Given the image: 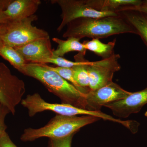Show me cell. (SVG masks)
I'll list each match as a JSON object with an SVG mask.
<instances>
[{
    "label": "cell",
    "mask_w": 147,
    "mask_h": 147,
    "mask_svg": "<svg viewBox=\"0 0 147 147\" xmlns=\"http://www.w3.org/2000/svg\"><path fill=\"white\" fill-rule=\"evenodd\" d=\"M66 27L63 37L67 38L74 37L81 40L88 37L99 39L122 34L137 35L136 30L120 14L98 18H77Z\"/></svg>",
    "instance_id": "obj_1"
},
{
    "label": "cell",
    "mask_w": 147,
    "mask_h": 147,
    "mask_svg": "<svg viewBox=\"0 0 147 147\" xmlns=\"http://www.w3.org/2000/svg\"><path fill=\"white\" fill-rule=\"evenodd\" d=\"M21 73L36 79L50 92L61 99L62 103L86 109V94L50 69L45 64L28 63Z\"/></svg>",
    "instance_id": "obj_2"
},
{
    "label": "cell",
    "mask_w": 147,
    "mask_h": 147,
    "mask_svg": "<svg viewBox=\"0 0 147 147\" xmlns=\"http://www.w3.org/2000/svg\"><path fill=\"white\" fill-rule=\"evenodd\" d=\"M100 119L93 116H67L57 115L39 128L26 129L21 137L24 142H32L42 137L61 139L75 134L82 127Z\"/></svg>",
    "instance_id": "obj_3"
},
{
    "label": "cell",
    "mask_w": 147,
    "mask_h": 147,
    "mask_svg": "<svg viewBox=\"0 0 147 147\" xmlns=\"http://www.w3.org/2000/svg\"><path fill=\"white\" fill-rule=\"evenodd\" d=\"M38 18L34 14L28 18L3 24L0 34L1 41L4 45L16 48L36 40L50 38L45 30L33 26V22Z\"/></svg>",
    "instance_id": "obj_4"
},
{
    "label": "cell",
    "mask_w": 147,
    "mask_h": 147,
    "mask_svg": "<svg viewBox=\"0 0 147 147\" xmlns=\"http://www.w3.org/2000/svg\"><path fill=\"white\" fill-rule=\"evenodd\" d=\"M26 92L23 80L11 73L5 64L0 62V102L14 115Z\"/></svg>",
    "instance_id": "obj_5"
},
{
    "label": "cell",
    "mask_w": 147,
    "mask_h": 147,
    "mask_svg": "<svg viewBox=\"0 0 147 147\" xmlns=\"http://www.w3.org/2000/svg\"><path fill=\"white\" fill-rule=\"evenodd\" d=\"M51 3L60 7L61 22L57 29L60 32L71 21L81 18H98L119 16V13L96 10L91 6L88 0H51Z\"/></svg>",
    "instance_id": "obj_6"
},
{
    "label": "cell",
    "mask_w": 147,
    "mask_h": 147,
    "mask_svg": "<svg viewBox=\"0 0 147 147\" xmlns=\"http://www.w3.org/2000/svg\"><path fill=\"white\" fill-rule=\"evenodd\" d=\"M119 54L111 57L96 61H92L88 66L89 88L91 90L97 89L113 82L114 74L121 69Z\"/></svg>",
    "instance_id": "obj_7"
},
{
    "label": "cell",
    "mask_w": 147,
    "mask_h": 147,
    "mask_svg": "<svg viewBox=\"0 0 147 147\" xmlns=\"http://www.w3.org/2000/svg\"><path fill=\"white\" fill-rule=\"evenodd\" d=\"M21 103L26 108L30 117L45 111H51L58 115L67 116L79 115L82 113L81 108L69 104L47 102L37 93L28 95L26 98L22 99Z\"/></svg>",
    "instance_id": "obj_8"
},
{
    "label": "cell",
    "mask_w": 147,
    "mask_h": 147,
    "mask_svg": "<svg viewBox=\"0 0 147 147\" xmlns=\"http://www.w3.org/2000/svg\"><path fill=\"white\" fill-rule=\"evenodd\" d=\"M130 93L113 82L97 89L90 90L86 94V109L100 111L103 105L123 99Z\"/></svg>",
    "instance_id": "obj_9"
},
{
    "label": "cell",
    "mask_w": 147,
    "mask_h": 147,
    "mask_svg": "<svg viewBox=\"0 0 147 147\" xmlns=\"http://www.w3.org/2000/svg\"><path fill=\"white\" fill-rule=\"evenodd\" d=\"M147 103V87L139 91L131 92L126 97L103 105L112 110L113 115L126 118L133 113H139Z\"/></svg>",
    "instance_id": "obj_10"
},
{
    "label": "cell",
    "mask_w": 147,
    "mask_h": 147,
    "mask_svg": "<svg viewBox=\"0 0 147 147\" xmlns=\"http://www.w3.org/2000/svg\"><path fill=\"white\" fill-rule=\"evenodd\" d=\"M28 63L45 64L54 57L50 38L36 40L15 48Z\"/></svg>",
    "instance_id": "obj_11"
},
{
    "label": "cell",
    "mask_w": 147,
    "mask_h": 147,
    "mask_svg": "<svg viewBox=\"0 0 147 147\" xmlns=\"http://www.w3.org/2000/svg\"><path fill=\"white\" fill-rule=\"evenodd\" d=\"M40 4V0H12L3 12L8 21L21 20L34 15Z\"/></svg>",
    "instance_id": "obj_12"
},
{
    "label": "cell",
    "mask_w": 147,
    "mask_h": 147,
    "mask_svg": "<svg viewBox=\"0 0 147 147\" xmlns=\"http://www.w3.org/2000/svg\"><path fill=\"white\" fill-rule=\"evenodd\" d=\"M133 27L147 48V16L139 11L128 9L118 12Z\"/></svg>",
    "instance_id": "obj_13"
},
{
    "label": "cell",
    "mask_w": 147,
    "mask_h": 147,
    "mask_svg": "<svg viewBox=\"0 0 147 147\" xmlns=\"http://www.w3.org/2000/svg\"><path fill=\"white\" fill-rule=\"evenodd\" d=\"M143 1L140 0H92V4L95 9L100 11L118 13L132 7L141 5Z\"/></svg>",
    "instance_id": "obj_14"
},
{
    "label": "cell",
    "mask_w": 147,
    "mask_h": 147,
    "mask_svg": "<svg viewBox=\"0 0 147 147\" xmlns=\"http://www.w3.org/2000/svg\"><path fill=\"white\" fill-rule=\"evenodd\" d=\"M53 40L58 45L57 49L53 50L54 57H63L67 53L72 52H79V55L84 57L86 55L87 50L83 43L80 42V39L69 37L64 40L55 37Z\"/></svg>",
    "instance_id": "obj_15"
},
{
    "label": "cell",
    "mask_w": 147,
    "mask_h": 147,
    "mask_svg": "<svg viewBox=\"0 0 147 147\" xmlns=\"http://www.w3.org/2000/svg\"><path fill=\"white\" fill-rule=\"evenodd\" d=\"M116 39L108 43L101 42L98 39H92L90 40H85L83 42L85 49L93 52L96 55L101 57L102 59H108L115 53Z\"/></svg>",
    "instance_id": "obj_16"
},
{
    "label": "cell",
    "mask_w": 147,
    "mask_h": 147,
    "mask_svg": "<svg viewBox=\"0 0 147 147\" xmlns=\"http://www.w3.org/2000/svg\"><path fill=\"white\" fill-rule=\"evenodd\" d=\"M0 56L8 61L11 65L20 72L28 63L15 48L4 45L1 41Z\"/></svg>",
    "instance_id": "obj_17"
},
{
    "label": "cell",
    "mask_w": 147,
    "mask_h": 147,
    "mask_svg": "<svg viewBox=\"0 0 147 147\" xmlns=\"http://www.w3.org/2000/svg\"><path fill=\"white\" fill-rule=\"evenodd\" d=\"M92 61L86 60L84 63L72 67L73 75L77 84L82 88L90 89L88 66Z\"/></svg>",
    "instance_id": "obj_18"
},
{
    "label": "cell",
    "mask_w": 147,
    "mask_h": 147,
    "mask_svg": "<svg viewBox=\"0 0 147 147\" xmlns=\"http://www.w3.org/2000/svg\"><path fill=\"white\" fill-rule=\"evenodd\" d=\"M47 66L49 68L57 72L64 79H65L67 82H70V84H72L78 90L82 93L86 94L90 90V89L82 88L77 84L74 76L72 68H65L58 66H51L48 65Z\"/></svg>",
    "instance_id": "obj_19"
},
{
    "label": "cell",
    "mask_w": 147,
    "mask_h": 147,
    "mask_svg": "<svg viewBox=\"0 0 147 147\" xmlns=\"http://www.w3.org/2000/svg\"><path fill=\"white\" fill-rule=\"evenodd\" d=\"M85 59L81 61H72L61 57H55L50 58L47 60L46 62L47 63H53L59 67L65 68H72L74 67L84 63L86 61Z\"/></svg>",
    "instance_id": "obj_20"
},
{
    "label": "cell",
    "mask_w": 147,
    "mask_h": 147,
    "mask_svg": "<svg viewBox=\"0 0 147 147\" xmlns=\"http://www.w3.org/2000/svg\"><path fill=\"white\" fill-rule=\"evenodd\" d=\"M74 134L61 139H50L48 147H71L72 139Z\"/></svg>",
    "instance_id": "obj_21"
},
{
    "label": "cell",
    "mask_w": 147,
    "mask_h": 147,
    "mask_svg": "<svg viewBox=\"0 0 147 147\" xmlns=\"http://www.w3.org/2000/svg\"><path fill=\"white\" fill-rule=\"evenodd\" d=\"M10 113L8 108L0 102V137L6 132L7 126L6 125V117Z\"/></svg>",
    "instance_id": "obj_22"
},
{
    "label": "cell",
    "mask_w": 147,
    "mask_h": 147,
    "mask_svg": "<svg viewBox=\"0 0 147 147\" xmlns=\"http://www.w3.org/2000/svg\"><path fill=\"white\" fill-rule=\"evenodd\" d=\"M0 147H17L6 131L0 137Z\"/></svg>",
    "instance_id": "obj_23"
},
{
    "label": "cell",
    "mask_w": 147,
    "mask_h": 147,
    "mask_svg": "<svg viewBox=\"0 0 147 147\" xmlns=\"http://www.w3.org/2000/svg\"><path fill=\"white\" fill-rule=\"evenodd\" d=\"M129 9L139 11L145 13L147 16V0L143 1V3L141 5L137 7H132V8Z\"/></svg>",
    "instance_id": "obj_24"
},
{
    "label": "cell",
    "mask_w": 147,
    "mask_h": 147,
    "mask_svg": "<svg viewBox=\"0 0 147 147\" xmlns=\"http://www.w3.org/2000/svg\"><path fill=\"white\" fill-rule=\"evenodd\" d=\"M12 0H0V9L5 10Z\"/></svg>",
    "instance_id": "obj_25"
},
{
    "label": "cell",
    "mask_w": 147,
    "mask_h": 147,
    "mask_svg": "<svg viewBox=\"0 0 147 147\" xmlns=\"http://www.w3.org/2000/svg\"><path fill=\"white\" fill-rule=\"evenodd\" d=\"M3 11L0 9V24H5L8 22V19L4 13Z\"/></svg>",
    "instance_id": "obj_26"
},
{
    "label": "cell",
    "mask_w": 147,
    "mask_h": 147,
    "mask_svg": "<svg viewBox=\"0 0 147 147\" xmlns=\"http://www.w3.org/2000/svg\"><path fill=\"white\" fill-rule=\"evenodd\" d=\"M3 24H0V34H1V30L2 28ZM0 41H1L0 39Z\"/></svg>",
    "instance_id": "obj_27"
},
{
    "label": "cell",
    "mask_w": 147,
    "mask_h": 147,
    "mask_svg": "<svg viewBox=\"0 0 147 147\" xmlns=\"http://www.w3.org/2000/svg\"><path fill=\"white\" fill-rule=\"evenodd\" d=\"M145 116H146V117H147V111L145 113Z\"/></svg>",
    "instance_id": "obj_28"
}]
</instances>
